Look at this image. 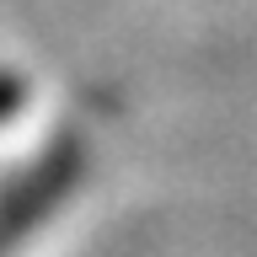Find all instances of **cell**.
Instances as JSON below:
<instances>
[{"instance_id":"1","label":"cell","mask_w":257,"mask_h":257,"mask_svg":"<svg viewBox=\"0 0 257 257\" xmlns=\"http://www.w3.org/2000/svg\"><path fill=\"white\" fill-rule=\"evenodd\" d=\"M86 161H91V150H86V140H80L75 128H64L43 150H32V156L0 182V246L27 241L32 230L75 193V182L86 177Z\"/></svg>"},{"instance_id":"2","label":"cell","mask_w":257,"mask_h":257,"mask_svg":"<svg viewBox=\"0 0 257 257\" xmlns=\"http://www.w3.org/2000/svg\"><path fill=\"white\" fill-rule=\"evenodd\" d=\"M22 107H27V80L16 70H0V123H11Z\"/></svg>"},{"instance_id":"3","label":"cell","mask_w":257,"mask_h":257,"mask_svg":"<svg viewBox=\"0 0 257 257\" xmlns=\"http://www.w3.org/2000/svg\"><path fill=\"white\" fill-rule=\"evenodd\" d=\"M0 252H6V246H0Z\"/></svg>"}]
</instances>
